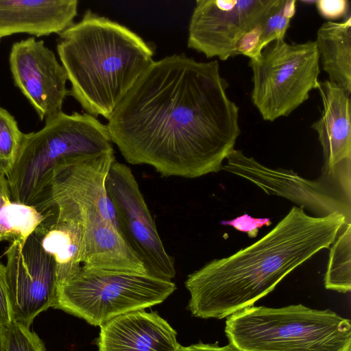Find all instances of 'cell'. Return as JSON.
Listing matches in <instances>:
<instances>
[{
	"label": "cell",
	"mask_w": 351,
	"mask_h": 351,
	"mask_svg": "<svg viewBox=\"0 0 351 351\" xmlns=\"http://www.w3.org/2000/svg\"><path fill=\"white\" fill-rule=\"evenodd\" d=\"M322 102L320 118L311 128L317 133L323 156V173L351 187V102L347 92L329 80L317 88Z\"/></svg>",
	"instance_id": "5bb4252c"
},
{
	"label": "cell",
	"mask_w": 351,
	"mask_h": 351,
	"mask_svg": "<svg viewBox=\"0 0 351 351\" xmlns=\"http://www.w3.org/2000/svg\"><path fill=\"white\" fill-rule=\"evenodd\" d=\"M3 328L0 326V351H6Z\"/></svg>",
	"instance_id": "83f0119b"
},
{
	"label": "cell",
	"mask_w": 351,
	"mask_h": 351,
	"mask_svg": "<svg viewBox=\"0 0 351 351\" xmlns=\"http://www.w3.org/2000/svg\"><path fill=\"white\" fill-rule=\"evenodd\" d=\"M6 351H45V347L34 331L13 321L3 328Z\"/></svg>",
	"instance_id": "603a6c76"
},
{
	"label": "cell",
	"mask_w": 351,
	"mask_h": 351,
	"mask_svg": "<svg viewBox=\"0 0 351 351\" xmlns=\"http://www.w3.org/2000/svg\"><path fill=\"white\" fill-rule=\"evenodd\" d=\"M114 151L106 125L87 113H58L38 132L25 134L16 160L6 176L12 201L45 214L51 208L56 169L81 156Z\"/></svg>",
	"instance_id": "5b68a950"
},
{
	"label": "cell",
	"mask_w": 351,
	"mask_h": 351,
	"mask_svg": "<svg viewBox=\"0 0 351 351\" xmlns=\"http://www.w3.org/2000/svg\"><path fill=\"white\" fill-rule=\"evenodd\" d=\"M77 0H0V41L16 34L60 35L74 23Z\"/></svg>",
	"instance_id": "2e32d148"
},
{
	"label": "cell",
	"mask_w": 351,
	"mask_h": 351,
	"mask_svg": "<svg viewBox=\"0 0 351 351\" xmlns=\"http://www.w3.org/2000/svg\"><path fill=\"white\" fill-rule=\"evenodd\" d=\"M251 99L265 121L287 117L306 101L320 82L319 56L315 41L289 44L278 39L250 59Z\"/></svg>",
	"instance_id": "ba28073f"
},
{
	"label": "cell",
	"mask_w": 351,
	"mask_h": 351,
	"mask_svg": "<svg viewBox=\"0 0 351 351\" xmlns=\"http://www.w3.org/2000/svg\"><path fill=\"white\" fill-rule=\"evenodd\" d=\"M111 161L103 156L81 158L58 167L51 186V205L60 219L77 222L82 233V266L145 273L141 261L120 234L106 180Z\"/></svg>",
	"instance_id": "277c9868"
},
{
	"label": "cell",
	"mask_w": 351,
	"mask_h": 351,
	"mask_svg": "<svg viewBox=\"0 0 351 351\" xmlns=\"http://www.w3.org/2000/svg\"><path fill=\"white\" fill-rule=\"evenodd\" d=\"M176 331L156 312L117 316L100 326L98 351H178Z\"/></svg>",
	"instance_id": "9a60e30c"
},
{
	"label": "cell",
	"mask_w": 351,
	"mask_h": 351,
	"mask_svg": "<svg viewBox=\"0 0 351 351\" xmlns=\"http://www.w3.org/2000/svg\"><path fill=\"white\" fill-rule=\"evenodd\" d=\"M14 84L27 98L40 121L61 112L69 95L66 71L43 40L34 37L13 43L9 55Z\"/></svg>",
	"instance_id": "4fadbf2b"
},
{
	"label": "cell",
	"mask_w": 351,
	"mask_h": 351,
	"mask_svg": "<svg viewBox=\"0 0 351 351\" xmlns=\"http://www.w3.org/2000/svg\"><path fill=\"white\" fill-rule=\"evenodd\" d=\"M221 225L229 226L234 229L247 233L250 238L258 236L259 229L271 224L269 218H254L247 214L239 216L230 220L221 221Z\"/></svg>",
	"instance_id": "cb8c5ba5"
},
{
	"label": "cell",
	"mask_w": 351,
	"mask_h": 351,
	"mask_svg": "<svg viewBox=\"0 0 351 351\" xmlns=\"http://www.w3.org/2000/svg\"><path fill=\"white\" fill-rule=\"evenodd\" d=\"M57 53L86 113L109 120L154 62V49L135 32L90 10L60 35Z\"/></svg>",
	"instance_id": "3957f363"
},
{
	"label": "cell",
	"mask_w": 351,
	"mask_h": 351,
	"mask_svg": "<svg viewBox=\"0 0 351 351\" xmlns=\"http://www.w3.org/2000/svg\"><path fill=\"white\" fill-rule=\"evenodd\" d=\"M229 342L241 351H347L350 321L329 309L302 304L250 306L226 322Z\"/></svg>",
	"instance_id": "8992f818"
},
{
	"label": "cell",
	"mask_w": 351,
	"mask_h": 351,
	"mask_svg": "<svg viewBox=\"0 0 351 351\" xmlns=\"http://www.w3.org/2000/svg\"><path fill=\"white\" fill-rule=\"evenodd\" d=\"M6 279L14 321L29 327L35 317L55 307L58 281L53 257L42 247L36 231L10 243Z\"/></svg>",
	"instance_id": "7c38bea8"
},
{
	"label": "cell",
	"mask_w": 351,
	"mask_h": 351,
	"mask_svg": "<svg viewBox=\"0 0 351 351\" xmlns=\"http://www.w3.org/2000/svg\"><path fill=\"white\" fill-rule=\"evenodd\" d=\"M315 3L319 14L326 19L342 18L349 11V2L347 0H318Z\"/></svg>",
	"instance_id": "484cf974"
},
{
	"label": "cell",
	"mask_w": 351,
	"mask_h": 351,
	"mask_svg": "<svg viewBox=\"0 0 351 351\" xmlns=\"http://www.w3.org/2000/svg\"><path fill=\"white\" fill-rule=\"evenodd\" d=\"M329 81L351 93V15L340 23H324L315 40Z\"/></svg>",
	"instance_id": "ac0fdd59"
},
{
	"label": "cell",
	"mask_w": 351,
	"mask_h": 351,
	"mask_svg": "<svg viewBox=\"0 0 351 351\" xmlns=\"http://www.w3.org/2000/svg\"><path fill=\"white\" fill-rule=\"evenodd\" d=\"M44 218L34 207L12 201L7 178L0 175V242L25 240Z\"/></svg>",
	"instance_id": "d6986e66"
},
{
	"label": "cell",
	"mask_w": 351,
	"mask_h": 351,
	"mask_svg": "<svg viewBox=\"0 0 351 351\" xmlns=\"http://www.w3.org/2000/svg\"><path fill=\"white\" fill-rule=\"evenodd\" d=\"M347 351H351V348H349Z\"/></svg>",
	"instance_id": "f1b7e54d"
},
{
	"label": "cell",
	"mask_w": 351,
	"mask_h": 351,
	"mask_svg": "<svg viewBox=\"0 0 351 351\" xmlns=\"http://www.w3.org/2000/svg\"><path fill=\"white\" fill-rule=\"evenodd\" d=\"M176 289L171 280L147 273L82 266L71 279L58 286L54 308L101 326L121 315L162 303Z\"/></svg>",
	"instance_id": "52a82bcc"
},
{
	"label": "cell",
	"mask_w": 351,
	"mask_h": 351,
	"mask_svg": "<svg viewBox=\"0 0 351 351\" xmlns=\"http://www.w3.org/2000/svg\"><path fill=\"white\" fill-rule=\"evenodd\" d=\"M226 160L221 169L251 182L266 193L285 197L317 217L341 213L351 223V189L336 177L322 172L319 178L308 180L292 170L265 167L235 149Z\"/></svg>",
	"instance_id": "30bf717a"
},
{
	"label": "cell",
	"mask_w": 351,
	"mask_h": 351,
	"mask_svg": "<svg viewBox=\"0 0 351 351\" xmlns=\"http://www.w3.org/2000/svg\"><path fill=\"white\" fill-rule=\"evenodd\" d=\"M35 231L43 249L54 258L58 286L64 284L82 266L80 225L74 221L60 219L56 212H51L45 214Z\"/></svg>",
	"instance_id": "e0dca14e"
},
{
	"label": "cell",
	"mask_w": 351,
	"mask_h": 351,
	"mask_svg": "<svg viewBox=\"0 0 351 351\" xmlns=\"http://www.w3.org/2000/svg\"><path fill=\"white\" fill-rule=\"evenodd\" d=\"M324 285L341 293L351 290V223L346 225L332 244Z\"/></svg>",
	"instance_id": "ffe728a7"
},
{
	"label": "cell",
	"mask_w": 351,
	"mask_h": 351,
	"mask_svg": "<svg viewBox=\"0 0 351 351\" xmlns=\"http://www.w3.org/2000/svg\"><path fill=\"white\" fill-rule=\"evenodd\" d=\"M295 11V0H284L282 4L265 20L261 27L258 44L252 58L258 56L261 51L272 41L284 39Z\"/></svg>",
	"instance_id": "7402d4cb"
},
{
	"label": "cell",
	"mask_w": 351,
	"mask_h": 351,
	"mask_svg": "<svg viewBox=\"0 0 351 351\" xmlns=\"http://www.w3.org/2000/svg\"><path fill=\"white\" fill-rule=\"evenodd\" d=\"M13 321L6 279L5 266L0 261V326L5 328Z\"/></svg>",
	"instance_id": "d4e9b609"
},
{
	"label": "cell",
	"mask_w": 351,
	"mask_h": 351,
	"mask_svg": "<svg viewBox=\"0 0 351 351\" xmlns=\"http://www.w3.org/2000/svg\"><path fill=\"white\" fill-rule=\"evenodd\" d=\"M106 189L114 208L119 233L141 261L145 272L171 281L176 275L173 258L163 245L131 169L114 160L106 176Z\"/></svg>",
	"instance_id": "9c48e42d"
},
{
	"label": "cell",
	"mask_w": 351,
	"mask_h": 351,
	"mask_svg": "<svg viewBox=\"0 0 351 351\" xmlns=\"http://www.w3.org/2000/svg\"><path fill=\"white\" fill-rule=\"evenodd\" d=\"M228 88L217 60L184 53L154 60L108 120L111 141L128 162L164 177L217 173L241 134Z\"/></svg>",
	"instance_id": "6da1fadb"
},
{
	"label": "cell",
	"mask_w": 351,
	"mask_h": 351,
	"mask_svg": "<svg viewBox=\"0 0 351 351\" xmlns=\"http://www.w3.org/2000/svg\"><path fill=\"white\" fill-rule=\"evenodd\" d=\"M25 135L14 117L0 106V175L6 176L12 169Z\"/></svg>",
	"instance_id": "44dd1931"
},
{
	"label": "cell",
	"mask_w": 351,
	"mask_h": 351,
	"mask_svg": "<svg viewBox=\"0 0 351 351\" xmlns=\"http://www.w3.org/2000/svg\"><path fill=\"white\" fill-rule=\"evenodd\" d=\"M348 223L339 213L313 217L293 206L257 241L189 274L184 283L189 310L195 317L222 319L253 306L293 269L328 248Z\"/></svg>",
	"instance_id": "7a4b0ae2"
},
{
	"label": "cell",
	"mask_w": 351,
	"mask_h": 351,
	"mask_svg": "<svg viewBox=\"0 0 351 351\" xmlns=\"http://www.w3.org/2000/svg\"><path fill=\"white\" fill-rule=\"evenodd\" d=\"M178 351H241L235 346L229 343L225 346H219L217 343L215 344H206L199 342L197 344L184 347L180 345Z\"/></svg>",
	"instance_id": "4316f807"
},
{
	"label": "cell",
	"mask_w": 351,
	"mask_h": 351,
	"mask_svg": "<svg viewBox=\"0 0 351 351\" xmlns=\"http://www.w3.org/2000/svg\"><path fill=\"white\" fill-rule=\"evenodd\" d=\"M284 0H197L192 12L188 47L208 58L237 56L241 40L274 12Z\"/></svg>",
	"instance_id": "8fae6325"
}]
</instances>
